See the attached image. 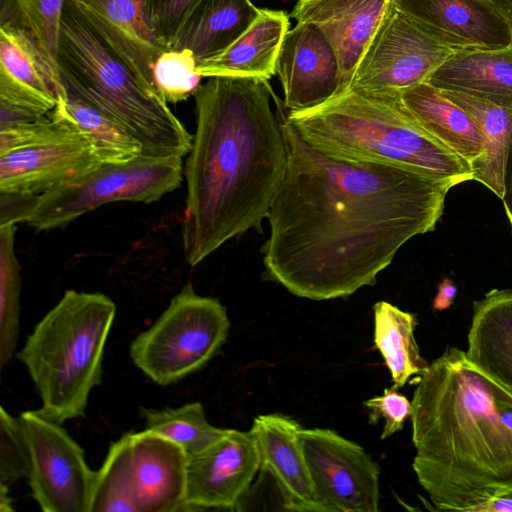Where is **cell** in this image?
Returning <instances> with one entry per match:
<instances>
[{
    "instance_id": "obj_1",
    "label": "cell",
    "mask_w": 512,
    "mask_h": 512,
    "mask_svg": "<svg viewBox=\"0 0 512 512\" xmlns=\"http://www.w3.org/2000/svg\"><path fill=\"white\" fill-rule=\"evenodd\" d=\"M288 160L268 221L265 274L311 300L372 286L412 237L435 229L454 181L312 149L286 118Z\"/></svg>"
},
{
    "instance_id": "obj_2",
    "label": "cell",
    "mask_w": 512,
    "mask_h": 512,
    "mask_svg": "<svg viewBox=\"0 0 512 512\" xmlns=\"http://www.w3.org/2000/svg\"><path fill=\"white\" fill-rule=\"evenodd\" d=\"M196 130L183 176L182 236L196 266L230 239L262 232L284 176L288 146L269 80L210 77L194 93Z\"/></svg>"
},
{
    "instance_id": "obj_3",
    "label": "cell",
    "mask_w": 512,
    "mask_h": 512,
    "mask_svg": "<svg viewBox=\"0 0 512 512\" xmlns=\"http://www.w3.org/2000/svg\"><path fill=\"white\" fill-rule=\"evenodd\" d=\"M412 467L440 511L512 494V393L449 346L412 398Z\"/></svg>"
},
{
    "instance_id": "obj_4",
    "label": "cell",
    "mask_w": 512,
    "mask_h": 512,
    "mask_svg": "<svg viewBox=\"0 0 512 512\" xmlns=\"http://www.w3.org/2000/svg\"><path fill=\"white\" fill-rule=\"evenodd\" d=\"M286 118L315 151L337 160L399 166L459 184L473 180L471 165L428 134L400 98L345 90Z\"/></svg>"
},
{
    "instance_id": "obj_5",
    "label": "cell",
    "mask_w": 512,
    "mask_h": 512,
    "mask_svg": "<svg viewBox=\"0 0 512 512\" xmlns=\"http://www.w3.org/2000/svg\"><path fill=\"white\" fill-rule=\"evenodd\" d=\"M56 64L65 93L117 121L141 143L142 154H188L193 135L110 49L73 0L65 1L61 13Z\"/></svg>"
},
{
    "instance_id": "obj_6",
    "label": "cell",
    "mask_w": 512,
    "mask_h": 512,
    "mask_svg": "<svg viewBox=\"0 0 512 512\" xmlns=\"http://www.w3.org/2000/svg\"><path fill=\"white\" fill-rule=\"evenodd\" d=\"M116 305L98 292L67 290L36 324L17 357L41 399L43 416L63 424L85 415L101 384Z\"/></svg>"
},
{
    "instance_id": "obj_7",
    "label": "cell",
    "mask_w": 512,
    "mask_h": 512,
    "mask_svg": "<svg viewBox=\"0 0 512 512\" xmlns=\"http://www.w3.org/2000/svg\"><path fill=\"white\" fill-rule=\"evenodd\" d=\"M229 327L220 301L197 294L188 283L132 340L130 358L149 379L167 386L203 368L221 349Z\"/></svg>"
},
{
    "instance_id": "obj_8",
    "label": "cell",
    "mask_w": 512,
    "mask_h": 512,
    "mask_svg": "<svg viewBox=\"0 0 512 512\" xmlns=\"http://www.w3.org/2000/svg\"><path fill=\"white\" fill-rule=\"evenodd\" d=\"M182 157L141 154L95 169L34 198L25 221L42 231L60 228L102 205L116 201L151 203L179 187Z\"/></svg>"
},
{
    "instance_id": "obj_9",
    "label": "cell",
    "mask_w": 512,
    "mask_h": 512,
    "mask_svg": "<svg viewBox=\"0 0 512 512\" xmlns=\"http://www.w3.org/2000/svg\"><path fill=\"white\" fill-rule=\"evenodd\" d=\"M454 52L392 2L346 90L396 98L430 75Z\"/></svg>"
},
{
    "instance_id": "obj_10",
    "label": "cell",
    "mask_w": 512,
    "mask_h": 512,
    "mask_svg": "<svg viewBox=\"0 0 512 512\" xmlns=\"http://www.w3.org/2000/svg\"><path fill=\"white\" fill-rule=\"evenodd\" d=\"M30 449L27 477L32 496L44 512H91L96 471L84 450L58 422L38 410L19 415Z\"/></svg>"
},
{
    "instance_id": "obj_11",
    "label": "cell",
    "mask_w": 512,
    "mask_h": 512,
    "mask_svg": "<svg viewBox=\"0 0 512 512\" xmlns=\"http://www.w3.org/2000/svg\"><path fill=\"white\" fill-rule=\"evenodd\" d=\"M300 440L322 512H377L380 467L358 444L325 428Z\"/></svg>"
},
{
    "instance_id": "obj_12",
    "label": "cell",
    "mask_w": 512,
    "mask_h": 512,
    "mask_svg": "<svg viewBox=\"0 0 512 512\" xmlns=\"http://www.w3.org/2000/svg\"><path fill=\"white\" fill-rule=\"evenodd\" d=\"M66 93L56 70L22 30L0 26V129L47 115Z\"/></svg>"
},
{
    "instance_id": "obj_13",
    "label": "cell",
    "mask_w": 512,
    "mask_h": 512,
    "mask_svg": "<svg viewBox=\"0 0 512 512\" xmlns=\"http://www.w3.org/2000/svg\"><path fill=\"white\" fill-rule=\"evenodd\" d=\"M259 470L251 432L225 429L212 444L188 455L184 512L236 509Z\"/></svg>"
},
{
    "instance_id": "obj_14",
    "label": "cell",
    "mask_w": 512,
    "mask_h": 512,
    "mask_svg": "<svg viewBox=\"0 0 512 512\" xmlns=\"http://www.w3.org/2000/svg\"><path fill=\"white\" fill-rule=\"evenodd\" d=\"M66 119V131L0 155V194L38 196L103 164L90 139Z\"/></svg>"
},
{
    "instance_id": "obj_15",
    "label": "cell",
    "mask_w": 512,
    "mask_h": 512,
    "mask_svg": "<svg viewBox=\"0 0 512 512\" xmlns=\"http://www.w3.org/2000/svg\"><path fill=\"white\" fill-rule=\"evenodd\" d=\"M276 74L283 104L289 111L316 107L339 94V63L334 50L317 26L296 23L284 36Z\"/></svg>"
},
{
    "instance_id": "obj_16",
    "label": "cell",
    "mask_w": 512,
    "mask_h": 512,
    "mask_svg": "<svg viewBox=\"0 0 512 512\" xmlns=\"http://www.w3.org/2000/svg\"><path fill=\"white\" fill-rule=\"evenodd\" d=\"M434 38L460 49L512 45L507 20L490 0H392Z\"/></svg>"
},
{
    "instance_id": "obj_17",
    "label": "cell",
    "mask_w": 512,
    "mask_h": 512,
    "mask_svg": "<svg viewBox=\"0 0 512 512\" xmlns=\"http://www.w3.org/2000/svg\"><path fill=\"white\" fill-rule=\"evenodd\" d=\"M391 0H298L290 16L319 28L334 50L345 91Z\"/></svg>"
},
{
    "instance_id": "obj_18",
    "label": "cell",
    "mask_w": 512,
    "mask_h": 512,
    "mask_svg": "<svg viewBox=\"0 0 512 512\" xmlns=\"http://www.w3.org/2000/svg\"><path fill=\"white\" fill-rule=\"evenodd\" d=\"M302 427L281 414H261L250 429L260 459V472L274 481L285 509L322 512L300 440Z\"/></svg>"
},
{
    "instance_id": "obj_19",
    "label": "cell",
    "mask_w": 512,
    "mask_h": 512,
    "mask_svg": "<svg viewBox=\"0 0 512 512\" xmlns=\"http://www.w3.org/2000/svg\"><path fill=\"white\" fill-rule=\"evenodd\" d=\"M131 449L137 512H184L187 453L147 429L131 432Z\"/></svg>"
},
{
    "instance_id": "obj_20",
    "label": "cell",
    "mask_w": 512,
    "mask_h": 512,
    "mask_svg": "<svg viewBox=\"0 0 512 512\" xmlns=\"http://www.w3.org/2000/svg\"><path fill=\"white\" fill-rule=\"evenodd\" d=\"M73 1L110 49L155 91L153 66L168 48L148 23L146 0Z\"/></svg>"
},
{
    "instance_id": "obj_21",
    "label": "cell",
    "mask_w": 512,
    "mask_h": 512,
    "mask_svg": "<svg viewBox=\"0 0 512 512\" xmlns=\"http://www.w3.org/2000/svg\"><path fill=\"white\" fill-rule=\"evenodd\" d=\"M472 311L466 356L512 393V290L492 289Z\"/></svg>"
},
{
    "instance_id": "obj_22",
    "label": "cell",
    "mask_w": 512,
    "mask_h": 512,
    "mask_svg": "<svg viewBox=\"0 0 512 512\" xmlns=\"http://www.w3.org/2000/svg\"><path fill=\"white\" fill-rule=\"evenodd\" d=\"M427 83L512 109V45L490 50H454Z\"/></svg>"
},
{
    "instance_id": "obj_23",
    "label": "cell",
    "mask_w": 512,
    "mask_h": 512,
    "mask_svg": "<svg viewBox=\"0 0 512 512\" xmlns=\"http://www.w3.org/2000/svg\"><path fill=\"white\" fill-rule=\"evenodd\" d=\"M400 101L411 117L432 137L471 166L485 153V139L474 118L424 82L403 91Z\"/></svg>"
},
{
    "instance_id": "obj_24",
    "label": "cell",
    "mask_w": 512,
    "mask_h": 512,
    "mask_svg": "<svg viewBox=\"0 0 512 512\" xmlns=\"http://www.w3.org/2000/svg\"><path fill=\"white\" fill-rule=\"evenodd\" d=\"M260 14L251 0H201L187 16L169 48L190 50L197 66L228 49Z\"/></svg>"
},
{
    "instance_id": "obj_25",
    "label": "cell",
    "mask_w": 512,
    "mask_h": 512,
    "mask_svg": "<svg viewBox=\"0 0 512 512\" xmlns=\"http://www.w3.org/2000/svg\"><path fill=\"white\" fill-rule=\"evenodd\" d=\"M289 15L282 10L260 9L248 30L219 56L197 66L202 77H261L276 74V62Z\"/></svg>"
},
{
    "instance_id": "obj_26",
    "label": "cell",
    "mask_w": 512,
    "mask_h": 512,
    "mask_svg": "<svg viewBox=\"0 0 512 512\" xmlns=\"http://www.w3.org/2000/svg\"><path fill=\"white\" fill-rule=\"evenodd\" d=\"M441 92L468 112L481 128L485 139V153L471 166L473 180L482 183L502 198L504 166L512 137V109L464 92Z\"/></svg>"
},
{
    "instance_id": "obj_27",
    "label": "cell",
    "mask_w": 512,
    "mask_h": 512,
    "mask_svg": "<svg viewBox=\"0 0 512 512\" xmlns=\"http://www.w3.org/2000/svg\"><path fill=\"white\" fill-rule=\"evenodd\" d=\"M373 310L375 345L384 358L393 387L401 388L429 366L414 337L415 316L386 301L377 302Z\"/></svg>"
},
{
    "instance_id": "obj_28",
    "label": "cell",
    "mask_w": 512,
    "mask_h": 512,
    "mask_svg": "<svg viewBox=\"0 0 512 512\" xmlns=\"http://www.w3.org/2000/svg\"><path fill=\"white\" fill-rule=\"evenodd\" d=\"M53 111L74 122L85 133L102 163H122L142 154L141 143L122 125L77 98L66 94Z\"/></svg>"
},
{
    "instance_id": "obj_29",
    "label": "cell",
    "mask_w": 512,
    "mask_h": 512,
    "mask_svg": "<svg viewBox=\"0 0 512 512\" xmlns=\"http://www.w3.org/2000/svg\"><path fill=\"white\" fill-rule=\"evenodd\" d=\"M144 429L158 433L178 444L187 455L195 454L214 441L225 429L213 426L199 402L179 407L141 408Z\"/></svg>"
},
{
    "instance_id": "obj_30",
    "label": "cell",
    "mask_w": 512,
    "mask_h": 512,
    "mask_svg": "<svg viewBox=\"0 0 512 512\" xmlns=\"http://www.w3.org/2000/svg\"><path fill=\"white\" fill-rule=\"evenodd\" d=\"M91 512H137L131 432L111 443L102 466L96 471Z\"/></svg>"
},
{
    "instance_id": "obj_31",
    "label": "cell",
    "mask_w": 512,
    "mask_h": 512,
    "mask_svg": "<svg viewBox=\"0 0 512 512\" xmlns=\"http://www.w3.org/2000/svg\"><path fill=\"white\" fill-rule=\"evenodd\" d=\"M16 224L0 225V365L15 354L19 335L20 266L15 253Z\"/></svg>"
},
{
    "instance_id": "obj_32",
    "label": "cell",
    "mask_w": 512,
    "mask_h": 512,
    "mask_svg": "<svg viewBox=\"0 0 512 512\" xmlns=\"http://www.w3.org/2000/svg\"><path fill=\"white\" fill-rule=\"evenodd\" d=\"M65 1L0 0V26H13L29 35L57 73L56 52Z\"/></svg>"
},
{
    "instance_id": "obj_33",
    "label": "cell",
    "mask_w": 512,
    "mask_h": 512,
    "mask_svg": "<svg viewBox=\"0 0 512 512\" xmlns=\"http://www.w3.org/2000/svg\"><path fill=\"white\" fill-rule=\"evenodd\" d=\"M202 78L197 61L188 49L168 48L153 66L154 89L166 103L176 104L193 96Z\"/></svg>"
},
{
    "instance_id": "obj_34",
    "label": "cell",
    "mask_w": 512,
    "mask_h": 512,
    "mask_svg": "<svg viewBox=\"0 0 512 512\" xmlns=\"http://www.w3.org/2000/svg\"><path fill=\"white\" fill-rule=\"evenodd\" d=\"M30 449L21 420L0 408V483L11 484L28 477Z\"/></svg>"
},
{
    "instance_id": "obj_35",
    "label": "cell",
    "mask_w": 512,
    "mask_h": 512,
    "mask_svg": "<svg viewBox=\"0 0 512 512\" xmlns=\"http://www.w3.org/2000/svg\"><path fill=\"white\" fill-rule=\"evenodd\" d=\"M364 406L369 411V422L375 424L384 419L381 439H386L402 430L405 421L411 416L412 403L397 389L385 388L382 395L366 400Z\"/></svg>"
},
{
    "instance_id": "obj_36",
    "label": "cell",
    "mask_w": 512,
    "mask_h": 512,
    "mask_svg": "<svg viewBox=\"0 0 512 512\" xmlns=\"http://www.w3.org/2000/svg\"><path fill=\"white\" fill-rule=\"evenodd\" d=\"M201 0H146L149 25L169 48L177 31Z\"/></svg>"
},
{
    "instance_id": "obj_37",
    "label": "cell",
    "mask_w": 512,
    "mask_h": 512,
    "mask_svg": "<svg viewBox=\"0 0 512 512\" xmlns=\"http://www.w3.org/2000/svg\"><path fill=\"white\" fill-rule=\"evenodd\" d=\"M502 202L506 215L512 227V137L507 149L504 173H503V196Z\"/></svg>"
},
{
    "instance_id": "obj_38",
    "label": "cell",
    "mask_w": 512,
    "mask_h": 512,
    "mask_svg": "<svg viewBox=\"0 0 512 512\" xmlns=\"http://www.w3.org/2000/svg\"><path fill=\"white\" fill-rule=\"evenodd\" d=\"M457 294L455 284L445 278L439 285L437 294L433 300V309L442 311L451 307Z\"/></svg>"
},
{
    "instance_id": "obj_39",
    "label": "cell",
    "mask_w": 512,
    "mask_h": 512,
    "mask_svg": "<svg viewBox=\"0 0 512 512\" xmlns=\"http://www.w3.org/2000/svg\"><path fill=\"white\" fill-rule=\"evenodd\" d=\"M470 512H512V494L491 498L474 506Z\"/></svg>"
},
{
    "instance_id": "obj_40",
    "label": "cell",
    "mask_w": 512,
    "mask_h": 512,
    "mask_svg": "<svg viewBox=\"0 0 512 512\" xmlns=\"http://www.w3.org/2000/svg\"><path fill=\"white\" fill-rule=\"evenodd\" d=\"M508 22L512 35V0H490Z\"/></svg>"
},
{
    "instance_id": "obj_41",
    "label": "cell",
    "mask_w": 512,
    "mask_h": 512,
    "mask_svg": "<svg viewBox=\"0 0 512 512\" xmlns=\"http://www.w3.org/2000/svg\"><path fill=\"white\" fill-rule=\"evenodd\" d=\"M13 510L8 485L0 483V512H11Z\"/></svg>"
}]
</instances>
